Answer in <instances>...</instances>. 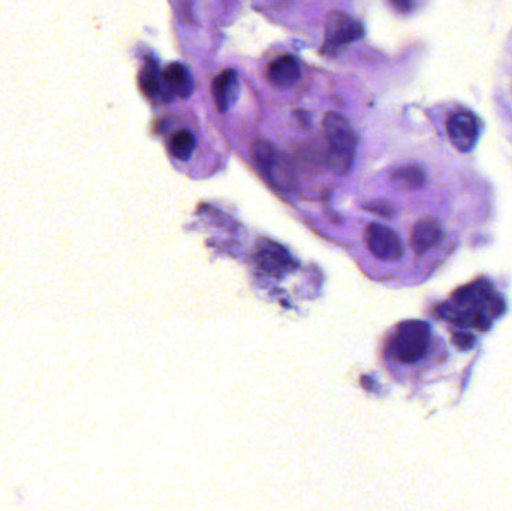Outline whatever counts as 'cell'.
<instances>
[{"instance_id": "cell-7", "label": "cell", "mask_w": 512, "mask_h": 511, "mask_svg": "<svg viewBox=\"0 0 512 511\" xmlns=\"http://www.w3.org/2000/svg\"><path fill=\"white\" fill-rule=\"evenodd\" d=\"M292 260L294 258L283 246L277 245L271 240L262 242L256 252V264L273 278H282L286 272H289L294 264Z\"/></svg>"}, {"instance_id": "cell-12", "label": "cell", "mask_w": 512, "mask_h": 511, "mask_svg": "<svg viewBox=\"0 0 512 511\" xmlns=\"http://www.w3.org/2000/svg\"><path fill=\"white\" fill-rule=\"evenodd\" d=\"M391 182L405 191H417L427 182V174L420 165L408 164L394 168L390 174Z\"/></svg>"}, {"instance_id": "cell-6", "label": "cell", "mask_w": 512, "mask_h": 511, "mask_svg": "<svg viewBox=\"0 0 512 511\" xmlns=\"http://www.w3.org/2000/svg\"><path fill=\"white\" fill-rule=\"evenodd\" d=\"M447 132L456 149L471 152L480 137V123L471 111H457L448 117Z\"/></svg>"}, {"instance_id": "cell-14", "label": "cell", "mask_w": 512, "mask_h": 511, "mask_svg": "<svg viewBox=\"0 0 512 511\" xmlns=\"http://www.w3.org/2000/svg\"><path fill=\"white\" fill-rule=\"evenodd\" d=\"M195 146H197V141H195L194 135L189 131H180L171 138L170 152L179 161H188L194 153Z\"/></svg>"}, {"instance_id": "cell-17", "label": "cell", "mask_w": 512, "mask_h": 511, "mask_svg": "<svg viewBox=\"0 0 512 511\" xmlns=\"http://www.w3.org/2000/svg\"><path fill=\"white\" fill-rule=\"evenodd\" d=\"M295 119L298 120V125L303 129H309L310 125H312V123H310L309 114L304 113V111H297V113H295Z\"/></svg>"}, {"instance_id": "cell-11", "label": "cell", "mask_w": 512, "mask_h": 511, "mask_svg": "<svg viewBox=\"0 0 512 511\" xmlns=\"http://www.w3.org/2000/svg\"><path fill=\"white\" fill-rule=\"evenodd\" d=\"M165 83L171 95H177L179 98H189L194 93V80L189 74L188 68L182 63H171L162 72Z\"/></svg>"}, {"instance_id": "cell-16", "label": "cell", "mask_w": 512, "mask_h": 511, "mask_svg": "<svg viewBox=\"0 0 512 511\" xmlns=\"http://www.w3.org/2000/svg\"><path fill=\"white\" fill-rule=\"evenodd\" d=\"M390 3L393 5L394 9H397L399 12H403V14L412 11V6H414V2H412V0H390Z\"/></svg>"}, {"instance_id": "cell-15", "label": "cell", "mask_w": 512, "mask_h": 511, "mask_svg": "<svg viewBox=\"0 0 512 511\" xmlns=\"http://www.w3.org/2000/svg\"><path fill=\"white\" fill-rule=\"evenodd\" d=\"M453 341L456 347L462 351H469L471 348H474L475 345L474 335L468 332L456 333V335L453 336Z\"/></svg>"}, {"instance_id": "cell-3", "label": "cell", "mask_w": 512, "mask_h": 511, "mask_svg": "<svg viewBox=\"0 0 512 511\" xmlns=\"http://www.w3.org/2000/svg\"><path fill=\"white\" fill-rule=\"evenodd\" d=\"M255 164L259 171L264 174L265 179L283 192H291L297 186L294 170L288 159L276 149L270 141L261 140L254 144L252 149Z\"/></svg>"}, {"instance_id": "cell-4", "label": "cell", "mask_w": 512, "mask_h": 511, "mask_svg": "<svg viewBox=\"0 0 512 511\" xmlns=\"http://www.w3.org/2000/svg\"><path fill=\"white\" fill-rule=\"evenodd\" d=\"M364 35L360 21L346 15L345 12H331L325 26L324 50L328 53L339 50L343 45L358 41Z\"/></svg>"}, {"instance_id": "cell-5", "label": "cell", "mask_w": 512, "mask_h": 511, "mask_svg": "<svg viewBox=\"0 0 512 511\" xmlns=\"http://www.w3.org/2000/svg\"><path fill=\"white\" fill-rule=\"evenodd\" d=\"M369 251L379 260L396 261L405 254V246L396 231L382 224H370L366 228Z\"/></svg>"}, {"instance_id": "cell-9", "label": "cell", "mask_w": 512, "mask_h": 511, "mask_svg": "<svg viewBox=\"0 0 512 511\" xmlns=\"http://www.w3.org/2000/svg\"><path fill=\"white\" fill-rule=\"evenodd\" d=\"M300 63L294 56L277 57L268 68V80L279 89H288L294 86L300 78Z\"/></svg>"}, {"instance_id": "cell-8", "label": "cell", "mask_w": 512, "mask_h": 511, "mask_svg": "<svg viewBox=\"0 0 512 511\" xmlns=\"http://www.w3.org/2000/svg\"><path fill=\"white\" fill-rule=\"evenodd\" d=\"M444 239V228L436 218H421L412 228L411 243L415 254L424 255Z\"/></svg>"}, {"instance_id": "cell-1", "label": "cell", "mask_w": 512, "mask_h": 511, "mask_svg": "<svg viewBox=\"0 0 512 511\" xmlns=\"http://www.w3.org/2000/svg\"><path fill=\"white\" fill-rule=\"evenodd\" d=\"M322 126L330 143L328 167L336 174L348 173L354 164L355 147H357V135L351 123L342 114L328 113L324 117Z\"/></svg>"}, {"instance_id": "cell-13", "label": "cell", "mask_w": 512, "mask_h": 511, "mask_svg": "<svg viewBox=\"0 0 512 511\" xmlns=\"http://www.w3.org/2000/svg\"><path fill=\"white\" fill-rule=\"evenodd\" d=\"M140 86L141 90H143L149 98L171 95L167 83H165L164 75H162V72H159V69L156 68L153 63H147V65L141 69Z\"/></svg>"}, {"instance_id": "cell-2", "label": "cell", "mask_w": 512, "mask_h": 511, "mask_svg": "<svg viewBox=\"0 0 512 511\" xmlns=\"http://www.w3.org/2000/svg\"><path fill=\"white\" fill-rule=\"evenodd\" d=\"M429 324L424 321L409 320L397 326L387 345L388 356L403 365L420 362L430 347Z\"/></svg>"}, {"instance_id": "cell-10", "label": "cell", "mask_w": 512, "mask_h": 511, "mask_svg": "<svg viewBox=\"0 0 512 511\" xmlns=\"http://www.w3.org/2000/svg\"><path fill=\"white\" fill-rule=\"evenodd\" d=\"M213 98H215L216 107L221 113H227L228 108L236 101L237 93H239V78L234 69L219 74L213 81Z\"/></svg>"}]
</instances>
